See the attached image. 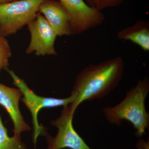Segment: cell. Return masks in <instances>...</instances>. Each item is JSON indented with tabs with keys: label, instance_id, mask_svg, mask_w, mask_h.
Instances as JSON below:
<instances>
[{
	"label": "cell",
	"instance_id": "1",
	"mask_svg": "<svg viewBox=\"0 0 149 149\" xmlns=\"http://www.w3.org/2000/svg\"><path fill=\"white\" fill-rule=\"evenodd\" d=\"M123 59L117 56L85 67L77 74L71 94L75 97L69 107L75 112L84 102L102 98L118 87L124 74Z\"/></svg>",
	"mask_w": 149,
	"mask_h": 149
},
{
	"label": "cell",
	"instance_id": "2",
	"mask_svg": "<svg viewBox=\"0 0 149 149\" xmlns=\"http://www.w3.org/2000/svg\"><path fill=\"white\" fill-rule=\"evenodd\" d=\"M149 93V79L147 77L140 79L128 91L122 101L115 106L104 109L107 120L117 125H120L123 120H127L136 130V136L139 138L143 137L149 127V113L145 105Z\"/></svg>",
	"mask_w": 149,
	"mask_h": 149
},
{
	"label": "cell",
	"instance_id": "3",
	"mask_svg": "<svg viewBox=\"0 0 149 149\" xmlns=\"http://www.w3.org/2000/svg\"><path fill=\"white\" fill-rule=\"evenodd\" d=\"M5 70L12 78L14 84L21 91L22 94L21 100L32 115L33 141L36 145L38 137L41 135L45 136L47 133L45 127L40 125L38 120V114L40 111L47 108L66 107L74 102L75 96L71 94L68 97L60 99L38 95L29 88L24 80L17 76L13 71L9 69L8 68Z\"/></svg>",
	"mask_w": 149,
	"mask_h": 149
},
{
	"label": "cell",
	"instance_id": "4",
	"mask_svg": "<svg viewBox=\"0 0 149 149\" xmlns=\"http://www.w3.org/2000/svg\"><path fill=\"white\" fill-rule=\"evenodd\" d=\"M45 0H18L0 4V35L16 33L36 17Z\"/></svg>",
	"mask_w": 149,
	"mask_h": 149
},
{
	"label": "cell",
	"instance_id": "5",
	"mask_svg": "<svg viewBox=\"0 0 149 149\" xmlns=\"http://www.w3.org/2000/svg\"><path fill=\"white\" fill-rule=\"evenodd\" d=\"M74 112L69 106L63 108L61 115L50 124L57 129L54 137L46 133L45 135L48 143V149H91L76 132L72 125Z\"/></svg>",
	"mask_w": 149,
	"mask_h": 149
},
{
	"label": "cell",
	"instance_id": "6",
	"mask_svg": "<svg viewBox=\"0 0 149 149\" xmlns=\"http://www.w3.org/2000/svg\"><path fill=\"white\" fill-rule=\"evenodd\" d=\"M70 18L73 35H80L101 25L105 16L101 11L91 7L84 0H59Z\"/></svg>",
	"mask_w": 149,
	"mask_h": 149
},
{
	"label": "cell",
	"instance_id": "7",
	"mask_svg": "<svg viewBox=\"0 0 149 149\" xmlns=\"http://www.w3.org/2000/svg\"><path fill=\"white\" fill-rule=\"evenodd\" d=\"M30 41L26 53L37 56H56L55 48L56 33L42 15L38 13L36 17L27 25Z\"/></svg>",
	"mask_w": 149,
	"mask_h": 149
},
{
	"label": "cell",
	"instance_id": "8",
	"mask_svg": "<svg viewBox=\"0 0 149 149\" xmlns=\"http://www.w3.org/2000/svg\"><path fill=\"white\" fill-rule=\"evenodd\" d=\"M22 97L19 88H11L0 83V105L4 108L12 121L14 136L19 137L23 132L31 130L19 109V102Z\"/></svg>",
	"mask_w": 149,
	"mask_h": 149
},
{
	"label": "cell",
	"instance_id": "9",
	"mask_svg": "<svg viewBox=\"0 0 149 149\" xmlns=\"http://www.w3.org/2000/svg\"><path fill=\"white\" fill-rule=\"evenodd\" d=\"M51 27L59 37L73 35L70 18L59 1L45 0L39 9Z\"/></svg>",
	"mask_w": 149,
	"mask_h": 149
},
{
	"label": "cell",
	"instance_id": "10",
	"mask_svg": "<svg viewBox=\"0 0 149 149\" xmlns=\"http://www.w3.org/2000/svg\"><path fill=\"white\" fill-rule=\"evenodd\" d=\"M117 37L119 40L132 42L145 52H149V22L139 19L133 25L119 30Z\"/></svg>",
	"mask_w": 149,
	"mask_h": 149
},
{
	"label": "cell",
	"instance_id": "11",
	"mask_svg": "<svg viewBox=\"0 0 149 149\" xmlns=\"http://www.w3.org/2000/svg\"><path fill=\"white\" fill-rule=\"evenodd\" d=\"M0 149H28L21 137L9 136L0 114Z\"/></svg>",
	"mask_w": 149,
	"mask_h": 149
},
{
	"label": "cell",
	"instance_id": "12",
	"mask_svg": "<svg viewBox=\"0 0 149 149\" xmlns=\"http://www.w3.org/2000/svg\"><path fill=\"white\" fill-rule=\"evenodd\" d=\"M11 56V49L8 41L5 37L0 35V73L2 70L8 68Z\"/></svg>",
	"mask_w": 149,
	"mask_h": 149
},
{
	"label": "cell",
	"instance_id": "13",
	"mask_svg": "<svg viewBox=\"0 0 149 149\" xmlns=\"http://www.w3.org/2000/svg\"><path fill=\"white\" fill-rule=\"evenodd\" d=\"M123 0H96L95 8L101 11L107 8L117 6L122 2Z\"/></svg>",
	"mask_w": 149,
	"mask_h": 149
},
{
	"label": "cell",
	"instance_id": "14",
	"mask_svg": "<svg viewBox=\"0 0 149 149\" xmlns=\"http://www.w3.org/2000/svg\"><path fill=\"white\" fill-rule=\"evenodd\" d=\"M96 1V0H85V2L88 6L91 7L95 8Z\"/></svg>",
	"mask_w": 149,
	"mask_h": 149
},
{
	"label": "cell",
	"instance_id": "15",
	"mask_svg": "<svg viewBox=\"0 0 149 149\" xmlns=\"http://www.w3.org/2000/svg\"><path fill=\"white\" fill-rule=\"evenodd\" d=\"M16 1H18V0H0V4L11 2Z\"/></svg>",
	"mask_w": 149,
	"mask_h": 149
},
{
	"label": "cell",
	"instance_id": "16",
	"mask_svg": "<svg viewBox=\"0 0 149 149\" xmlns=\"http://www.w3.org/2000/svg\"></svg>",
	"mask_w": 149,
	"mask_h": 149
}]
</instances>
